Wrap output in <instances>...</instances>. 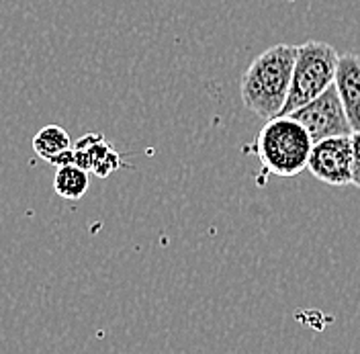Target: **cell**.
Returning <instances> with one entry per match:
<instances>
[{
	"mask_svg": "<svg viewBox=\"0 0 360 354\" xmlns=\"http://www.w3.org/2000/svg\"><path fill=\"white\" fill-rule=\"evenodd\" d=\"M297 45L276 44L252 60L240 78V99L248 111L260 119H274L287 105L291 92Z\"/></svg>",
	"mask_w": 360,
	"mask_h": 354,
	"instance_id": "6da1fadb",
	"label": "cell"
},
{
	"mask_svg": "<svg viewBox=\"0 0 360 354\" xmlns=\"http://www.w3.org/2000/svg\"><path fill=\"white\" fill-rule=\"evenodd\" d=\"M314 141L307 129L292 119L281 115L266 121L256 137V154L270 175L291 178L307 168Z\"/></svg>",
	"mask_w": 360,
	"mask_h": 354,
	"instance_id": "7a4b0ae2",
	"label": "cell"
},
{
	"mask_svg": "<svg viewBox=\"0 0 360 354\" xmlns=\"http://www.w3.org/2000/svg\"><path fill=\"white\" fill-rule=\"evenodd\" d=\"M338 60V51L326 42H305L297 45L291 92L281 115H291L303 105L311 103L319 94H323L330 87H334Z\"/></svg>",
	"mask_w": 360,
	"mask_h": 354,
	"instance_id": "3957f363",
	"label": "cell"
},
{
	"mask_svg": "<svg viewBox=\"0 0 360 354\" xmlns=\"http://www.w3.org/2000/svg\"><path fill=\"white\" fill-rule=\"evenodd\" d=\"M291 117L307 129L314 144L328 137L352 135V127L346 117L344 105L340 101L336 84L330 87L323 94H319L311 103L292 111Z\"/></svg>",
	"mask_w": 360,
	"mask_h": 354,
	"instance_id": "277c9868",
	"label": "cell"
},
{
	"mask_svg": "<svg viewBox=\"0 0 360 354\" xmlns=\"http://www.w3.org/2000/svg\"><path fill=\"white\" fill-rule=\"evenodd\" d=\"M307 170L330 187L352 184V139L350 135L328 137L314 144Z\"/></svg>",
	"mask_w": 360,
	"mask_h": 354,
	"instance_id": "5b68a950",
	"label": "cell"
},
{
	"mask_svg": "<svg viewBox=\"0 0 360 354\" xmlns=\"http://www.w3.org/2000/svg\"><path fill=\"white\" fill-rule=\"evenodd\" d=\"M336 89L350 121L352 133L360 132V56L346 51L338 60Z\"/></svg>",
	"mask_w": 360,
	"mask_h": 354,
	"instance_id": "8992f818",
	"label": "cell"
},
{
	"mask_svg": "<svg viewBox=\"0 0 360 354\" xmlns=\"http://www.w3.org/2000/svg\"><path fill=\"white\" fill-rule=\"evenodd\" d=\"M33 152L51 166L74 164V144L62 125H45L33 137Z\"/></svg>",
	"mask_w": 360,
	"mask_h": 354,
	"instance_id": "52a82bcc",
	"label": "cell"
},
{
	"mask_svg": "<svg viewBox=\"0 0 360 354\" xmlns=\"http://www.w3.org/2000/svg\"><path fill=\"white\" fill-rule=\"evenodd\" d=\"M112 150L103 133H86L74 144V164L92 172Z\"/></svg>",
	"mask_w": 360,
	"mask_h": 354,
	"instance_id": "ba28073f",
	"label": "cell"
},
{
	"mask_svg": "<svg viewBox=\"0 0 360 354\" xmlns=\"http://www.w3.org/2000/svg\"><path fill=\"white\" fill-rule=\"evenodd\" d=\"M89 187V170H84V168H80L76 164L60 166L56 177H53V191H56V195L66 201L82 199L86 195Z\"/></svg>",
	"mask_w": 360,
	"mask_h": 354,
	"instance_id": "9c48e42d",
	"label": "cell"
},
{
	"mask_svg": "<svg viewBox=\"0 0 360 354\" xmlns=\"http://www.w3.org/2000/svg\"><path fill=\"white\" fill-rule=\"evenodd\" d=\"M117 168H121V156H119L117 152H115V150H112L111 154L107 156V158H105V160H103V162H101V164H98V166H96L94 170H92V172H94L96 177L107 178L109 175H112V172H115Z\"/></svg>",
	"mask_w": 360,
	"mask_h": 354,
	"instance_id": "30bf717a",
	"label": "cell"
},
{
	"mask_svg": "<svg viewBox=\"0 0 360 354\" xmlns=\"http://www.w3.org/2000/svg\"><path fill=\"white\" fill-rule=\"evenodd\" d=\"M352 139V184L360 189V132L350 135Z\"/></svg>",
	"mask_w": 360,
	"mask_h": 354,
	"instance_id": "8fae6325",
	"label": "cell"
}]
</instances>
